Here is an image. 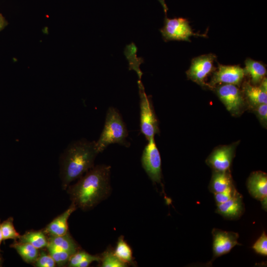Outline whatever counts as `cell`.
I'll list each match as a JSON object with an SVG mask.
<instances>
[{"label": "cell", "mask_w": 267, "mask_h": 267, "mask_svg": "<svg viewBox=\"0 0 267 267\" xmlns=\"http://www.w3.org/2000/svg\"><path fill=\"white\" fill-rule=\"evenodd\" d=\"M37 267H54L56 263L49 254L42 251L34 263Z\"/></svg>", "instance_id": "obj_27"}, {"label": "cell", "mask_w": 267, "mask_h": 267, "mask_svg": "<svg viewBox=\"0 0 267 267\" xmlns=\"http://www.w3.org/2000/svg\"><path fill=\"white\" fill-rule=\"evenodd\" d=\"M137 48L134 43L127 45L125 48L124 54L128 60L129 70H134L136 73L138 80H141L142 72L140 70L139 66L143 63V60L141 57H137L136 52Z\"/></svg>", "instance_id": "obj_21"}, {"label": "cell", "mask_w": 267, "mask_h": 267, "mask_svg": "<svg viewBox=\"0 0 267 267\" xmlns=\"http://www.w3.org/2000/svg\"><path fill=\"white\" fill-rule=\"evenodd\" d=\"M114 253L119 259L125 263L127 265H134L132 249L124 240L123 236H121L118 238Z\"/></svg>", "instance_id": "obj_22"}, {"label": "cell", "mask_w": 267, "mask_h": 267, "mask_svg": "<svg viewBox=\"0 0 267 267\" xmlns=\"http://www.w3.org/2000/svg\"><path fill=\"white\" fill-rule=\"evenodd\" d=\"M128 132L117 109L110 107L107 111L104 128L96 143L98 152H102L109 144L118 143L129 146L126 138Z\"/></svg>", "instance_id": "obj_3"}, {"label": "cell", "mask_w": 267, "mask_h": 267, "mask_svg": "<svg viewBox=\"0 0 267 267\" xmlns=\"http://www.w3.org/2000/svg\"><path fill=\"white\" fill-rule=\"evenodd\" d=\"M91 255L84 250L79 249L73 254L69 261L68 266L70 267H77L78 265L82 261L90 258Z\"/></svg>", "instance_id": "obj_28"}, {"label": "cell", "mask_w": 267, "mask_h": 267, "mask_svg": "<svg viewBox=\"0 0 267 267\" xmlns=\"http://www.w3.org/2000/svg\"><path fill=\"white\" fill-rule=\"evenodd\" d=\"M98 154L95 141L83 138L71 143L59 159L62 188L66 190L72 181L92 168Z\"/></svg>", "instance_id": "obj_2"}, {"label": "cell", "mask_w": 267, "mask_h": 267, "mask_svg": "<svg viewBox=\"0 0 267 267\" xmlns=\"http://www.w3.org/2000/svg\"><path fill=\"white\" fill-rule=\"evenodd\" d=\"M158 0L160 3V4H161V5H162V7L163 8V10L164 11V13L166 15L167 11L168 10V7L167 6V4L166 3L165 0Z\"/></svg>", "instance_id": "obj_32"}, {"label": "cell", "mask_w": 267, "mask_h": 267, "mask_svg": "<svg viewBox=\"0 0 267 267\" xmlns=\"http://www.w3.org/2000/svg\"><path fill=\"white\" fill-rule=\"evenodd\" d=\"M141 163L142 168L152 181L161 183V159L154 137L148 140L142 154Z\"/></svg>", "instance_id": "obj_6"}, {"label": "cell", "mask_w": 267, "mask_h": 267, "mask_svg": "<svg viewBox=\"0 0 267 267\" xmlns=\"http://www.w3.org/2000/svg\"><path fill=\"white\" fill-rule=\"evenodd\" d=\"M216 92L227 110L233 115L241 113L245 106L240 89L234 85L224 84L217 87Z\"/></svg>", "instance_id": "obj_7"}, {"label": "cell", "mask_w": 267, "mask_h": 267, "mask_svg": "<svg viewBox=\"0 0 267 267\" xmlns=\"http://www.w3.org/2000/svg\"><path fill=\"white\" fill-rule=\"evenodd\" d=\"M252 248L257 253L265 256L267 255V236L265 232L253 244Z\"/></svg>", "instance_id": "obj_29"}, {"label": "cell", "mask_w": 267, "mask_h": 267, "mask_svg": "<svg viewBox=\"0 0 267 267\" xmlns=\"http://www.w3.org/2000/svg\"><path fill=\"white\" fill-rule=\"evenodd\" d=\"M8 24L7 21L1 14L0 13V32L2 31Z\"/></svg>", "instance_id": "obj_31"}, {"label": "cell", "mask_w": 267, "mask_h": 267, "mask_svg": "<svg viewBox=\"0 0 267 267\" xmlns=\"http://www.w3.org/2000/svg\"><path fill=\"white\" fill-rule=\"evenodd\" d=\"M267 82L264 78L260 86L245 83L243 91L249 103L252 106L261 104H267Z\"/></svg>", "instance_id": "obj_15"}, {"label": "cell", "mask_w": 267, "mask_h": 267, "mask_svg": "<svg viewBox=\"0 0 267 267\" xmlns=\"http://www.w3.org/2000/svg\"><path fill=\"white\" fill-rule=\"evenodd\" d=\"M13 219L12 217L0 223V228L2 233L3 240H18L20 237V234L16 230L13 225Z\"/></svg>", "instance_id": "obj_25"}, {"label": "cell", "mask_w": 267, "mask_h": 267, "mask_svg": "<svg viewBox=\"0 0 267 267\" xmlns=\"http://www.w3.org/2000/svg\"><path fill=\"white\" fill-rule=\"evenodd\" d=\"M48 254L55 261L56 265L60 267L68 264L72 253L48 243L46 246Z\"/></svg>", "instance_id": "obj_23"}, {"label": "cell", "mask_w": 267, "mask_h": 267, "mask_svg": "<svg viewBox=\"0 0 267 267\" xmlns=\"http://www.w3.org/2000/svg\"><path fill=\"white\" fill-rule=\"evenodd\" d=\"M162 38L165 42L170 41H184L190 42L192 36L205 37V35L194 33L188 20L182 17L170 19L166 17L164 26L160 29Z\"/></svg>", "instance_id": "obj_5"}, {"label": "cell", "mask_w": 267, "mask_h": 267, "mask_svg": "<svg viewBox=\"0 0 267 267\" xmlns=\"http://www.w3.org/2000/svg\"><path fill=\"white\" fill-rule=\"evenodd\" d=\"M77 207L72 203L63 213L54 219L43 230L45 234L48 236L62 235L68 231V220Z\"/></svg>", "instance_id": "obj_14"}, {"label": "cell", "mask_w": 267, "mask_h": 267, "mask_svg": "<svg viewBox=\"0 0 267 267\" xmlns=\"http://www.w3.org/2000/svg\"><path fill=\"white\" fill-rule=\"evenodd\" d=\"M216 57L215 54L209 53L193 58L186 72L187 77L201 86H205V79L213 71Z\"/></svg>", "instance_id": "obj_8"}, {"label": "cell", "mask_w": 267, "mask_h": 267, "mask_svg": "<svg viewBox=\"0 0 267 267\" xmlns=\"http://www.w3.org/2000/svg\"><path fill=\"white\" fill-rule=\"evenodd\" d=\"M236 145L234 143L217 147L209 156L206 163L214 171H230Z\"/></svg>", "instance_id": "obj_11"}, {"label": "cell", "mask_w": 267, "mask_h": 267, "mask_svg": "<svg viewBox=\"0 0 267 267\" xmlns=\"http://www.w3.org/2000/svg\"><path fill=\"white\" fill-rule=\"evenodd\" d=\"M233 185L230 171H214L209 184V190L215 194L224 191Z\"/></svg>", "instance_id": "obj_16"}, {"label": "cell", "mask_w": 267, "mask_h": 267, "mask_svg": "<svg viewBox=\"0 0 267 267\" xmlns=\"http://www.w3.org/2000/svg\"><path fill=\"white\" fill-rule=\"evenodd\" d=\"M213 259L229 253L237 245L239 235L232 231H227L213 228Z\"/></svg>", "instance_id": "obj_9"}, {"label": "cell", "mask_w": 267, "mask_h": 267, "mask_svg": "<svg viewBox=\"0 0 267 267\" xmlns=\"http://www.w3.org/2000/svg\"><path fill=\"white\" fill-rule=\"evenodd\" d=\"M261 203L264 209L267 210V197L263 199L261 201Z\"/></svg>", "instance_id": "obj_33"}, {"label": "cell", "mask_w": 267, "mask_h": 267, "mask_svg": "<svg viewBox=\"0 0 267 267\" xmlns=\"http://www.w3.org/2000/svg\"><path fill=\"white\" fill-rule=\"evenodd\" d=\"M245 74V69L238 65L219 64L218 70L214 73L208 86L213 87L218 84L238 85Z\"/></svg>", "instance_id": "obj_10"}, {"label": "cell", "mask_w": 267, "mask_h": 267, "mask_svg": "<svg viewBox=\"0 0 267 267\" xmlns=\"http://www.w3.org/2000/svg\"><path fill=\"white\" fill-rule=\"evenodd\" d=\"M2 240H3V238H2V233H1L0 228V245ZM1 264H2V258L0 254V265H1Z\"/></svg>", "instance_id": "obj_34"}, {"label": "cell", "mask_w": 267, "mask_h": 267, "mask_svg": "<svg viewBox=\"0 0 267 267\" xmlns=\"http://www.w3.org/2000/svg\"><path fill=\"white\" fill-rule=\"evenodd\" d=\"M246 74H249L251 77L252 85L259 84L265 78L267 70L261 62L248 58L245 62Z\"/></svg>", "instance_id": "obj_18"}, {"label": "cell", "mask_w": 267, "mask_h": 267, "mask_svg": "<svg viewBox=\"0 0 267 267\" xmlns=\"http://www.w3.org/2000/svg\"><path fill=\"white\" fill-rule=\"evenodd\" d=\"M14 248L23 260L27 263H34L39 255V249L27 243H21L17 240L10 245Z\"/></svg>", "instance_id": "obj_19"}, {"label": "cell", "mask_w": 267, "mask_h": 267, "mask_svg": "<svg viewBox=\"0 0 267 267\" xmlns=\"http://www.w3.org/2000/svg\"><path fill=\"white\" fill-rule=\"evenodd\" d=\"M110 174V166H94L66 189L71 203L87 211L106 199L111 192Z\"/></svg>", "instance_id": "obj_1"}, {"label": "cell", "mask_w": 267, "mask_h": 267, "mask_svg": "<svg viewBox=\"0 0 267 267\" xmlns=\"http://www.w3.org/2000/svg\"><path fill=\"white\" fill-rule=\"evenodd\" d=\"M100 256L101 266L102 267H125L128 265L119 259L111 249H107Z\"/></svg>", "instance_id": "obj_24"}, {"label": "cell", "mask_w": 267, "mask_h": 267, "mask_svg": "<svg viewBox=\"0 0 267 267\" xmlns=\"http://www.w3.org/2000/svg\"><path fill=\"white\" fill-rule=\"evenodd\" d=\"M48 243L52 244L63 250L74 254L79 247L68 231L66 234L60 236H48Z\"/></svg>", "instance_id": "obj_17"}, {"label": "cell", "mask_w": 267, "mask_h": 267, "mask_svg": "<svg viewBox=\"0 0 267 267\" xmlns=\"http://www.w3.org/2000/svg\"><path fill=\"white\" fill-rule=\"evenodd\" d=\"M217 205L216 212L229 220L240 218L244 211L242 196L239 192L228 201Z\"/></svg>", "instance_id": "obj_12"}, {"label": "cell", "mask_w": 267, "mask_h": 267, "mask_svg": "<svg viewBox=\"0 0 267 267\" xmlns=\"http://www.w3.org/2000/svg\"><path fill=\"white\" fill-rule=\"evenodd\" d=\"M17 240L29 243L38 249L46 247L48 244L47 237L43 230L27 231Z\"/></svg>", "instance_id": "obj_20"}, {"label": "cell", "mask_w": 267, "mask_h": 267, "mask_svg": "<svg viewBox=\"0 0 267 267\" xmlns=\"http://www.w3.org/2000/svg\"><path fill=\"white\" fill-rule=\"evenodd\" d=\"M254 110L261 123L264 126L267 123V104H261L254 106Z\"/></svg>", "instance_id": "obj_30"}, {"label": "cell", "mask_w": 267, "mask_h": 267, "mask_svg": "<svg viewBox=\"0 0 267 267\" xmlns=\"http://www.w3.org/2000/svg\"><path fill=\"white\" fill-rule=\"evenodd\" d=\"M238 193L234 185H233L221 192L215 194L217 205L228 201L236 195Z\"/></svg>", "instance_id": "obj_26"}, {"label": "cell", "mask_w": 267, "mask_h": 267, "mask_svg": "<svg viewBox=\"0 0 267 267\" xmlns=\"http://www.w3.org/2000/svg\"><path fill=\"white\" fill-rule=\"evenodd\" d=\"M137 84L140 97V131L148 140L159 133L158 121L151 98L146 94L141 81L138 80Z\"/></svg>", "instance_id": "obj_4"}, {"label": "cell", "mask_w": 267, "mask_h": 267, "mask_svg": "<svg viewBox=\"0 0 267 267\" xmlns=\"http://www.w3.org/2000/svg\"><path fill=\"white\" fill-rule=\"evenodd\" d=\"M247 186L251 195L261 201L267 197V174L262 171L252 173L248 178Z\"/></svg>", "instance_id": "obj_13"}]
</instances>
